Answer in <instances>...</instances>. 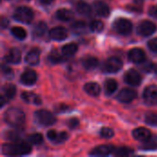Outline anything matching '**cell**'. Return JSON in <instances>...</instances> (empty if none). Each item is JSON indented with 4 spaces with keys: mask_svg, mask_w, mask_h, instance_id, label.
Here are the masks:
<instances>
[{
    "mask_svg": "<svg viewBox=\"0 0 157 157\" xmlns=\"http://www.w3.org/2000/svg\"><path fill=\"white\" fill-rule=\"evenodd\" d=\"M94 8L96 10L97 14L101 17H108L109 16L110 9H109V6L106 3H104L103 1H96L94 3Z\"/></svg>",
    "mask_w": 157,
    "mask_h": 157,
    "instance_id": "15",
    "label": "cell"
},
{
    "mask_svg": "<svg viewBox=\"0 0 157 157\" xmlns=\"http://www.w3.org/2000/svg\"><path fill=\"white\" fill-rule=\"evenodd\" d=\"M114 29L120 34L128 35L132 30V23L129 19L121 17L114 22Z\"/></svg>",
    "mask_w": 157,
    "mask_h": 157,
    "instance_id": "5",
    "label": "cell"
},
{
    "mask_svg": "<svg viewBox=\"0 0 157 157\" xmlns=\"http://www.w3.org/2000/svg\"><path fill=\"white\" fill-rule=\"evenodd\" d=\"M11 33L15 38H17L18 40H24L27 37L26 30L21 27H14V28H12L11 29Z\"/></svg>",
    "mask_w": 157,
    "mask_h": 157,
    "instance_id": "28",
    "label": "cell"
},
{
    "mask_svg": "<svg viewBox=\"0 0 157 157\" xmlns=\"http://www.w3.org/2000/svg\"><path fill=\"white\" fill-rule=\"evenodd\" d=\"M37 81V74L31 69H27L20 76V82L25 86H32Z\"/></svg>",
    "mask_w": 157,
    "mask_h": 157,
    "instance_id": "10",
    "label": "cell"
},
{
    "mask_svg": "<svg viewBox=\"0 0 157 157\" xmlns=\"http://www.w3.org/2000/svg\"><path fill=\"white\" fill-rule=\"evenodd\" d=\"M35 119L36 121L43 126H51L56 122V118L55 116L45 109H40L35 112Z\"/></svg>",
    "mask_w": 157,
    "mask_h": 157,
    "instance_id": "4",
    "label": "cell"
},
{
    "mask_svg": "<svg viewBox=\"0 0 157 157\" xmlns=\"http://www.w3.org/2000/svg\"><path fill=\"white\" fill-rule=\"evenodd\" d=\"M133 154V150L128 147H119V148H113L112 155L117 156H128Z\"/></svg>",
    "mask_w": 157,
    "mask_h": 157,
    "instance_id": "27",
    "label": "cell"
},
{
    "mask_svg": "<svg viewBox=\"0 0 157 157\" xmlns=\"http://www.w3.org/2000/svg\"><path fill=\"white\" fill-rule=\"evenodd\" d=\"M100 135H101V137H103V138L109 139V138H112V137H113L114 132H113L112 129L105 127V128H102V129H101V131H100Z\"/></svg>",
    "mask_w": 157,
    "mask_h": 157,
    "instance_id": "36",
    "label": "cell"
},
{
    "mask_svg": "<svg viewBox=\"0 0 157 157\" xmlns=\"http://www.w3.org/2000/svg\"><path fill=\"white\" fill-rule=\"evenodd\" d=\"M2 151L6 155H25L31 152L30 144L26 142L5 144L2 147Z\"/></svg>",
    "mask_w": 157,
    "mask_h": 157,
    "instance_id": "1",
    "label": "cell"
},
{
    "mask_svg": "<svg viewBox=\"0 0 157 157\" xmlns=\"http://www.w3.org/2000/svg\"><path fill=\"white\" fill-rule=\"evenodd\" d=\"M47 30V25L44 22H39L35 25L33 29V35L35 37H41L45 34Z\"/></svg>",
    "mask_w": 157,
    "mask_h": 157,
    "instance_id": "26",
    "label": "cell"
},
{
    "mask_svg": "<svg viewBox=\"0 0 157 157\" xmlns=\"http://www.w3.org/2000/svg\"><path fill=\"white\" fill-rule=\"evenodd\" d=\"M145 122L151 126H157V114L151 113L145 117Z\"/></svg>",
    "mask_w": 157,
    "mask_h": 157,
    "instance_id": "35",
    "label": "cell"
},
{
    "mask_svg": "<svg viewBox=\"0 0 157 157\" xmlns=\"http://www.w3.org/2000/svg\"><path fill=\"white\" fill-rule=\"evenodd\" d=\"M68 32L63 27H55L50 30V37L54 40H63L67 38Z\"/></svg>",
    "mask_w": 157,
    "mask_h": 157,
    "instance_id": "14",
    "label": "cell"
},
{
    "mask_svg": "<svg viewBox=\"0 0 157 157\" xmlns=\"http://www.w3.org/2000/svg\"><path fill=\"white\" fill-rule=\"evenodd\" d=\"M42 142H43V137L40 133H33L28 137V143L30 144L39 145V144H41Z\"/></svg>",
    "mask_w": 157,
    "mask_h": 157,
    "instance_id": "30",
    "label": "cell"
},
{
    "mask_svg": "<svg viewBox=\"0 0 157 157\" xmlns=\"http://www.w3.org/2000/svg\"><path fill=\"white\" fill-rule=\"evenodd\" d=\"M3 73L8 75V74H12V70L8 67H3Z\"/></svg>",
    "mask_w": 157,
    "mask_h": 157,
    "instance_id": "43",
    "label": "cell"
},
{
    "mask_svg": "<svg viewBox=\"0 0 157 157\" xmlns=\"http://www.w3.org/2000/svg\"><path fill=\"white\" fill-rule=\"evenodd\" d=\"M137 97V93L136 91H134L133 89L131 88H124L121 91H120V93L118 94V100L122 102V103H130L132 100H134Z\"/></svg>",
    "mask_w": 157,
    "mask_h": 157,
    "instance_id": "9",
    "label": "cell"
},
{
    "mask_svg": "<svg viewBox=\"0 0 157 157\" xmlns=\"http://www.w3.org/2000/svg\"><path fill=\"white\" fill-rule=\"evenodd\" d=\"M78 50V46L75 43H68L62 48V52L65 56H73Z\"/></svg>",
    "mask_w": 157,
    "mask_h": 157,
    "instance_id": "23",
    "label": "cell"
},
{
    "mask_svg": "<svg viewBox=\"0 0 157 157\" xmlns=\"http://www.w3.org/2000/svg\"><path fill=\"white\" fill-rule=\"evenodd\" d=\"M13 17L18 22L30 23L34 17V13L32 9L28 6H19L15 10Z\"/></svg>",
    "mask_w": 157,
    "mask_h": 157,
    "instance_id": "3",
    "label": "cell"
},
{
    "mask_svg": "<svg viewBox=\"0 0 157 157\" xmlns=\"http://www.w3.org/2000/svg\"><path fill=\"white\" fill-rule=\"evenodd\" d=\"M57 136H58V133H57L55 131H53V130L49 131V132H48V133H47V137H48V139H49L50 141L53 142V143L56 141Z\"/></svg>",
    "mask_w": 157,
    "mask_h": 157,
    "instance_id": "40",
    "label": "cell"
},
{
    "mask_svg": "<svg viewBox=\"0 0 157 157\" xmlns=\"http://www.w3.org/2000/svg\"><path fill=\"white\" fill-rule=\"evenodd\" d=\"M6 61L7 63H18L21 60V53L19 52V50L14 48L9 50V52H7V54L5 57Z\"/></svg>",
    "mask_w": 157,
    "mask_h": 157,
    "instance_id": "18",
    "label": "cell"
},
{
    "mask_svg": "<svg viewBox=\"0 0 157 157\" xmlns=\"http://www.w3.org/2000/svg\"><path fill=\"white\" fill-rule=\"evenodd\" d=\"M4 119L8 125L16 128L21 126L25 122L26 117L21 109L17 108H9L6 111L4 115Z\"/></svg>",
    "mask_w": 157,
    "mask_h": 157,
    "instance_id": "2",
    "label": "cell"
},
{
    "mask_svg": "<svg viewBox=\"0 0 157 157\" xmlns=\"http://www.w3.org/2000/svg\"><path fill=\"white\" fill-rule=\"evenodd\" d=\"M113 152V148L111 146H108V145H99L98 147H96L95 149L92 150V152L90 153V155L93 156H107L109 155L110 154H112Z\"/></svg>",
    "mask_w": 157,
    "mask_h": 157,
    "instance_id": "16",
    "label": "cell"
},
{
    "mask_svg": "<svg viewBox=\"0 0 157 157\" xmlns=\"http://www.w3.org/2000/svg\"><path fill=\"white\" fill-rule=\"evenodd\" d=\"M134 1H135V2H136L137 4H139V3H141V2H142L143 0H134Z\"/></svg>",
    "mask_w": 157,
    "mask_h": 157,
    "instance_id": "46",
    "label": "cell"
},
{
    "mask_svg": "<svg viewBox=\"0 0 157 157\" xmlns=\"http://www.w3.org/2000/svg\"><path fill=\"white\" fill-rule=\"evenodd\" d=\"M149 14H150V16H152V17H156L157 18V5H155V6H153L150 7Z\"/></svg>",
    "mask_w": 157,
    "mask_h": 157,
    "instance_id": "42",
    "label": "cell"
},
{
    "mask_svg": "<svg viewBox=\"0 0 157 157\" xmlns=\"http://www.w3.org/2000/svg\"><path fill=\"white\" fill-rule=\"evenodd\" d=\"M21 98H22L26 102H28V103H34V104H37V105H39V104L41 103L40 98L38 96L34 95L33 93L24 92V93H22Z\"/></svg>",
    "mask_w": 157,
    "mask_h": 157,
    "instance_id": "24",
    "label": "cell"
},
{
    "mask_svg": "<svg viewBox=\"0 0 157 157\" xmlns=\"http://www.w3.org/2000/svg\"><path fill=\"white\" fill-rule=\"evenodd\" d=\"M132 136L135 140L139 141V142H145L147 140H149L152 137L151 132L144 127L141 128H137L132 132Z\"/></svg>",
    "mask_w": 157,
    "mask_h": 157,
    "instance_id": "13",
    "label": "cell"
},
{
    "mask_svg": "<svg viewBox=\"0 0 157 157\" xmlns=\"http://www.w3.org/2000/svg\"><path fill=\"white\" fill-rule=\"evenodd\" d=\"M76 10L81 15H89L91 13V7L85 2H79L76 5Z\"/></svg>",
    "mask_w": 157,
    "mask_h": 157,
    "instance_id": "29",
    "label": "cell"
},
{
    "mask_svg": "<svg viewBox=\"0 0 157 157\" xmlns=\"http://www.w3.org/2000/svg\"><path fill=\"white\" fill-rule=\"evenodd\" d=\"M83 66L87 70H92L98 65V59L94 56H86L82 59Z\"/></svg>",
    "mask_w": 157,
    "mask_h": 157,
    "instance_id": "21",
    "label": "cell"
},
{
    "mask_svg": "<svg viewBox=\"0 0 157 157\" xmlns=\"http://www.w3.org/2000/svg\"><path fill=\"white\" fill-rule=\"evenodd\" d=\"M49 60L51 61V63H62L63 61V56L62 54L59 53V52L57 50H52L50 54H49Z\"/></svg>",
    "mask_w": 157,
    "mask_h": 157,
    "instance_id": "32",
    "label": "cell"
},
{
    "mask_svg": "<svg viewBox=\"0 0 157 157\" xmlns=\"http://www.w3.org/2000/svg\"><path fill=\"white\" fill-rule=\"evenodd\" d=\"M148 47L152 52H157V38L152 39L148 41Z\"/></svg>",
    "mask_w": 157,
    "mask_h": 157,
    "instance_id": "38",
    "label": "cell"
},
{
    "mask_svg": "<svg viewBox=\"0 0 157 157\" xmlns=\"http://www.w3.org/2000/svg\"><path fill=\"white\" fill-rule=\"evenodd\" d=\"M124 81L130 86H138L142 82V76L137 70L129 69L124 75Z\"/></svg>",
    "mask_w": 157,
    "mask_h": 157,
    "instance_id": "8",
    "label": "cell"
},
{
    "mask_svg": "<svg viewBox=\"0 0 157 157\" xmlns=\"http://www.w3.org/2000/svg\"><path fill=\"white\" fill-rule=\"evenodd\" d=\"M128 57H129L130 61H132V63H143L145 60V52L142 49L134 48V49H132L129 52Z\"/></svg>",
    "mask_w": 157,
    "mask_h": 157,
    "instance_id": "12",
    "label": "cell"
},
{
    "mask_svg": "<svg viewBox=\"0 0 157 157\" xmlns=\"http://www.w3.org/2000/svg\"><path fill=\"white\" fill-rule=\"evenodd\" d=\"M84 89H85V91H86L88 95H90V96H92V97H97V96H98V95L100 94V92H101V87H100V86H99L98 83H96V82H89V83H86V84L85 85V86H84Z\"/></svg>",
    "mask_w": 157,
    "mask_h": 157,
    "instance_id": "17",
    "label": "cell"
},
{
    "mask_svg": "<svg viewBox=\"0 0 157 157\" xmlns=\"http://www.w3.org/2000/svg\"><path fill=\"white\" fill-rule=\"evenodd\" d=\"M17 88L12 84H6L2 87V96L6 99H12L16 96Z\"/></svg>",
    "mask_w": 157,
    "mask_h": 157,
    "instance_id": "20",
    "label": "cell"
},
{
    "mask_svg": "<svg viewBox=\"0 0 157 157\" xmlns=\"http://www.w3.org/2000/svg\"><path fill=\"white\" fill-rule=\"evenodd\" d=\"M7 24H8V20H7V19H6V18H4V17H2V22H1L2 27H3V28H5V27L8 26Z\"/></svg>",
    "mask_w": 157,
    "mask_h": 157,
    "instance_id": "44",
    "label": "cell"
},
{
    "mask_svg": "<svg viewBox=\"0 0 157 157\" xmlns=\"http://www.w3.org/2000/svg\"><path fill=\"white\" fill-rule=\"evenodd\" d=\"M68 126H69L70 129H76L79 126V121L77 119H75V118L71 119L68 121Z\"/></svg>",
    "mask_w": 157,
    "mask_h": 157,
    "instance_id": "39",
    "label": "cell"
},
{
    "mask_svg": "<svg viewBox=\"0 0 157 157\" xmlns=\"http://www.w3.org/2000/svg\"><path fill=\"white\" fill-rule=\"evenodd\" d=\"M67 138H68V134L64 132H62L58 133L57 139L54 142V144H62V143L65 142L67 140Z\"/></svg>",
    "mask_w": 157,
    "mask_h": 157,
    "instance_id": "37",
    "label": "cell"
},
{
    "mask_svg": "<svg viewBox=\"0 0 157 157\" xmlns=\"http://www.w3.org/2000/svg\"><path fill=\"white\" fill-rule=\"evenodd\" d=\"M156 25L150 20H144L138 26V33L144 37L150 36L156 31Z\"/></svg>",
    "mask_w": 157,
    "mask_h": 157,
    "instance_id": "7",
    "label": "cell"
},
{
    "mask_svg": "<svg viewBox=\"0 0 157 157\" xmlns=\"http://www.w3.org/2000/svg\"><path fill=\"white\" fill-rule=\"evenodd\" d=\"M40 2L44 5H49L53 2V0H40Z\"/></svg>",
    "mask_w": 157,
    "mask_h": 157,
    "instance_id": "45",
    "label": "cell"
},
{
    "mask_svg": "<svg viewBox=\"0 0 157 157\" xmlns=\"http://www.w3.org/2000/svg\"><path fill=\"white\" fill-rule=\"evenodd\" d=\"M68 109H69V107L66 106V105H58L57 107H55V110L57 112H60V113L67 111Z\"/></svg>",
    "mask_w": 157,
    "mask_h": 157,
    "instance_id": "41",
    "label": "cell"
},
{
    "mask_svg": "<svg viewBox=\"0 0 157 157\" xmlns=\"http://www.w3.org/2000/svg\"><path fill=\"white\" fill-rule=\"evenodd\" d=\"M72 29L75 33H83L86 29V25L83 21H76L72 25Z\"/></svg>",
    "mask_w": 157,
    "mask_h": 157,
    "instance_id": "33",
    "label": "cell"
},
{
    "mask_svg": "<svg viewBox=\"0 0 157 157\" xmlns=\"http://www.w3.org/2000/svg\"><path fill=\"white\" fill-rule=\"evenodd\" d=\"M25 61L27 63L30 65H36L40 62V52L37 49H32L28 52L25 57Z\"/></svg>",
    "mask_w": 157,
    "mask_h": 157,
    "instance_id": "19",
    "label": "cell"
},
{
    "mask_svg": "<svg viewBox=\"0 0 157 157\" xmlns=\"http://www.w3.org/2000/svg\"><path fill=\"white\" fill-rule=\"evenodd\" d=\"M144 150H154L157 149V137L150 138L149 140L144 142V145L142 146Z\"/></svg>",
    "mask_w": 157,
    "mask_h": 157,
    "instance_id": "31",
    "label": "cell"
},
{
    "mask_svg": "<svg viewBox=\"0 0 157 157\" xmlns=\"http://www.w3.org/2000/svg\"><path fill=\"white\" fill-rule=\"evenodd\" d=\"M122 62L117 57L108 59L103 66V71L106 73H117L122 68Z\"/></svg>",
    "mask_w": 157,
    "mask_h": 157,
    "instance_id": "6",
    "label": "cell"
},
{
    "mask_svg": "<svg viewBox=\"0 0 157 157\" xmlns=\"http://www.w3.org/2000/svg\"><path fill=\"white\" fill-rule=\"evenodd\" d=\"M56 17L58 19L62 21H69L74 17V13L72 10L67 8H61L58 9L56 12Z\"/></svg>",
    "mask_w": 157,
    "mask_h": 157,
    "instance_id": "22",
    "label": "cell"
},
{
    "mask_svg": "<svg viewBox=\"0 0 157 157\" xmlns=\"http://www.w3.org/2000/svg\"><path fill=\"white\" fill-rule=\"evenodd\" d=\"M89 27L93 32H100L104 29V23L100 20H93Z\"/></svg>",
    "mask_w": 157,
    "mask_h": 157,
    "instance_id": "34",
    "label": "cell"
},
{
    "mask_svg": "<svg viewBox=\"0 0 157 157\" xmlns=\"http://www.w3.org/2000/svg\"><path fill=\"white\" fill-rule=\"evenodd\" d=\"M118 88V83L114 79H109L105 83V93L107 95L113 94Z\"/></svg>",
    "mask_w": 157,
    "mask_h": 157,
    "instance_id": "25",
    "label": "cell"
},
{
    "mask_svg": "<svg viewBox=\"0 0 157 157\" xmlns=\"http://www.w3.org/2000/svg\"><path fill=\"white\" fill-rule=\"evenodd\" d=\"M144 98L145 102L148 104H155L157 103V86H149L145 88L144 92Z\"/></svg>",
    "mask_w": 157,
    "mask_h": 157,
    "instance_id": "11",
    "label": "cell"
}]
</instances>
